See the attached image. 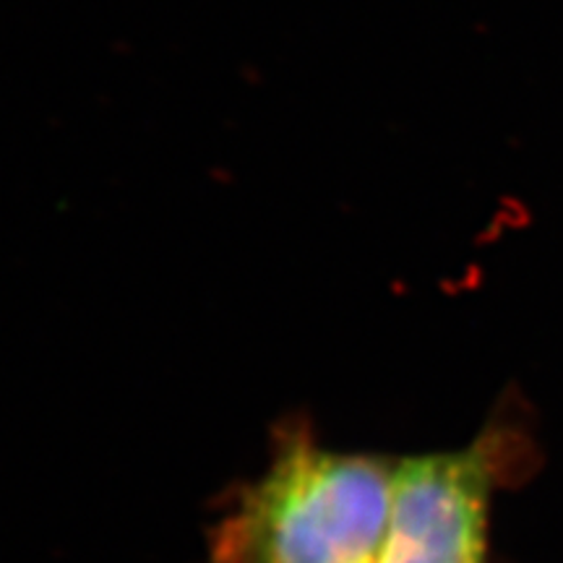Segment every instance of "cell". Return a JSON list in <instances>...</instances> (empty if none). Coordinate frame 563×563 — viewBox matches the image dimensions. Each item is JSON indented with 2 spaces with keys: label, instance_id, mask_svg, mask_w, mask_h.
<instances>
[{
  "label": "cell",
  "instance_id": "6da1fadb",
  "mask_svg": "<svg viewBox=\"0 0 563 563\" xmlns=\"http://www.w3.org/2000/svg\"><path fill=\"white\" fill-rule=\"evenodd\" d=\"M397 464L327 446L308 415H287L272 428L262 473L220 501L209 563H378Z\"/></svg>",
  "mask_w": 563,
  "mask_h": 563
},
{
  "label": "cell",
  "instance_id": "7a4b0ae2",
  "mask_svg": "<svg viewBox=\"0 0 563 563\" xmlns=\"http://www.w3.org/2000/svg\"><path fill=\"white\" fill-rule=\"evenodd\" d=\"M532 422L498 405L470 443L399 456L378 563H490L493 498L538 467Z\"/></svg>",
  "mask_w": 563,
  "mask_h": 563
}]
</instances>
